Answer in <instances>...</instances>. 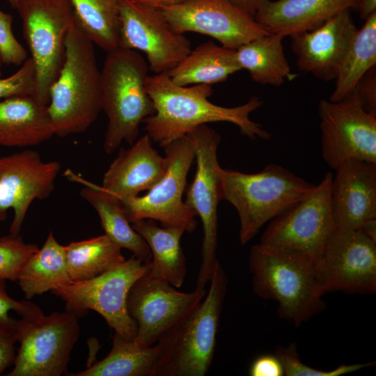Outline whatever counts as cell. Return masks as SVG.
<instances>
[{
    "instance_id": "obj_1",
    "label": "cell",
    "mask_w": 376,
    "mask_h": 376,
    "mask_svg": "<svg viewBox=\"0 0 376 376\" xmlns=\"http://www.w3.org/2000/svg\"><path fill=\"white\" fill-rule=\"evenodd\" d=\"M146 89L155 112L142 123L146 134L162 148L200 125L215 122L233 123L241 134L252 140L271 138L268 131L249 117L263 104L258 97L235 107L219 106L208 100L213 93L210 85L178 86L166 73L148 75Z\"/></svg>"
},
{
    "instance_id": "obj_2",
    "label": "cell",
    "mask_w": 376,
    "mask_h": 376,
    "mask_svg": "<svg viewBox=\"0 0 376 376\" xmlns=\"http://www.w3.org/2000/svg\"><path fill=\"white\" fill-rule=\"evenodd\" d=\"M254 293L278 303L280 318L299 327L325 307L316 262L304 254L258 243L249 256Z\"/></svg>"
},
{
    "instance_id": "obj_3",
    "label": "cell",
    "mask_w": 376,
    "mask_h": 376,
    "mask_svg": "<svg viewBox=\"0 0 376 376\" xmlns=\"http://www.w3.org/2000/svg\"><path fill=\"white\" fill-rule=\"evenodd\" d=\"M48 112L55 135L85 132L102 111L101 71L93 42L76 17L65 40L64 61L49 89Z\"/></svg>"
},
{
    "instance_id": "obj_4",
    "label": "cell",
    "mask_w": 376,
    "mask_h": 376,
    "mask_svg": "<svg viewBox=\"0 0 376 376\" xmlns=\"http://www.w3.org/2000/svg\"><path fill=\"white\" fill-rule=\"evenodd\" d=\"M210 282L209 291L199 305L155 344V376H204L210 370L228 286L219 260Z\"/></svg>"
},
{
    "instance_id": "obj_5",
    "label": "cell",
    "mask_w": 376,
    "mask_h": 376,
    "mask_svg": "<svg viewBox=\"0 0 376 376\" xmlns=\"http://www.w3.org/2000/svg\"><path fill=\"white\" fill-rule=\"evenodd\" d=\"M148 65L136 50L118 47L107 52L101 71V105L108 124L104 150L112 153L123 141L132 146L143 120L155 113L146 89Z\"/></svg>"
},
{
    "instance_id": "obj_6",
    "label": "cell",
    "mask_w": 376,
    "mask_h": 376,
    "mask_svg": "<svg viewBox=\"0 0 376 376\" xmlns=\"http://www.w3.org/2000/svg\"><path fill=\"white\" fill-rule=\"evenodd\" d=\"M221 199L232 204L240 219L242 245L260 228L307 196L315 187L283 166L267 165L256 173L221 169Z\"/></svg>"
},
{
    "instance_id": "obj_7",
    "label": "cell",
    "mask_w": 376,
    "mask_h": 376,
    "mask_svg": "<svg viewBox=\"0 0 376 376\" xmlns=\"http://www.w3.org/2000/svg\"><path fill=\"white\" fill-rule=\"evenodd\" d=\"M15 9L36 66L34 98L47 105L49 89L64 61L66 38L75 20L74 9L70 0H19Z\"/></svg>"
},
{
    "instance_id": "obj_8",
    "label": "cell",
    "mask_w": 376,
    "mask_h": 376,
    "mask_svg": "<svg viewBox=\"0 0 376 376\" xmlns=\"http://www.w3.org/2000/svg\"><path fill=\"white\" fill-rule=\"evenodd\" d=\"M79 316L65 311L21 318L19 347L8 376H60L80 335Z\"/></svg>"
},
{
    "instance_id": "obj_9",
    "label": "cell",
    "mask_w": 376,
    "mask_h": 376,
    "mask_svg": "<svg viewBox=\"0 0 376 376\" xmlns=\"http://www.w3.org/2000/svg\"><path fill=\"white\" fill-rule=\"evenodd\" d=\"M132 255L116 267L92 279L70 282L52 292L65 302L66 310L79 318L88 310L99 313L125 340L136 338L137 327L130 316L127 298L133 283L149 269Z\"/></svg>"
},
{
    "instance_id": "obj_10",
    "label": "cell",
    "mask_w": 376,
    "mask_h": 376,
    "mask_svg": "<svg viewBox=\"0 0 376 376\" xmlns=\"http://www.w3.org/2000/svg\"><path fill=\"white\" fill-rule=\"evenodd\" d=\"M166 170L164 176L142 196L118 198L130 224L141 219L158 221L163 227H178L189 233L197 226L196 213L182 201L187 176L195 159L186 135L164 147Z\"/></svg>"
},
{
    "instance_id": "obj_11",
    "label": "cell",
    "mask_w": 376,
    "mask_h": 376,
    "mask_svg": "<svg viewBox=\"0 0 376 376\" xmlns=\"http://www.w3.org/2000/svg\"><path fill=\"white\" fill-rule=\"evenodd\" d=\"M195 153L196 171L186 191L185 203L199 216L203 230L201 264L196 288L205 289L211 279L217 258V207L221 199L220 170L217 149L220 135L206 124L186 134Z\"/></svg>"
},
{
    "instance_id": "obj_12",
    "label": "cell",
    "mask_w": 376,
    "mask_h": 376,
    "mask_svg": "<svg viewBox=\"0 0 376 376\" xmlns=\"http://www.w3.org/2000/svg\"><path fill=\"white\" fill-rule=\"evenodd\" d=\"M333 175L327 172L307 196L272 219L260 243L304 254L317 263L335 230L330 200Z\"/></svg>"
},
{
    "instance_id": "obj_13",
    "label": "cell",
    "mask_w": 376,
    "mask_h": 376,
    "mask_svg": "<svg viewBox=\"0 0 376 376\" xmlns=\"http://www.w3.org/2000/svg\"><path fill=\"white\" fill-rule=\"evenodd\" d=\"M318 114L322 156L330 168L354 159L376 163V115L363 108L355 90L337 102L321 100Z\"/></svg>"
},
{
    "instance_id": "obj_14",
    "label": "cell",
    "mask_w": 376,
    "mask_h": 376,
    "mask_svg": "<svg viewBox=\"0 0 376 376\" xmlns=\"http://www.w3.org/2000/svg\"><path fill=\"white\" fill-rule=\"evenodd\" d=\"M130 288L127 308L137 327L134 341L151 346L193 311L204 299L205 289L184 292L148 272Z\"/></svg>"
},
{
    "instance_id": "obj_15",
    "label": "cell",
    "mask_w": 376,
    "mask_h": 376,
    "mask_svg": "<svg viewBox=\"0 0 376 376\" xmlns=\"http://www.w3.org/2000/svg\"><path fill=\"white\" fill-rule=\"evenodd\" d=\"M316 269L322 296L334 291L374 294L376 242L360 230L335 229Z\"/></svg>"
},
{
    "instance_id": "obj_16",
    "label": "cell",
    "mask_w": 376,
    "mask_h": 376,
    "mask_svg": "<svg viewBox=\"0 0 376 376\" xmlns=\"http://www.w3.org/2000/svg\"><path fill=\"white\" fill-rule=\"evenodd\" d=\"M118 2V47L144 53L151 71L168 73L191 52L189 40L173 30L157 8L132 0Z\"/></svg>"
},
{
    "instance_id": "obj_17",
    "label": "cell",
    "mask_w": 376,
    "mask_h": 376,
    "mask_svg": "<svg viewBox=\"0 0 376 376\" xmlns=\"http://www.w3.org/2000/svg\"><path fill=\"white\" fill-rule=\"evenodd\" d=\"M158 9L176 32L205 34L232 49L269 33L253 16L228 0H189Z\"/></svg>"
},
{
    "instance_id": "obj_18",
    "label": "cell",
    "mask_w": 376,
    "mask_h": 376,
    "mask_svg": "<svg viewBox=\"0 0 376 376\" xmlns=\"http://www.w3.org/2000/svg\"><path fill=\"white\" fill-rule=\"evenodd\" d=\"M60 171L59 162H45L34 150L0 157V221L5 220L8 209L13 210L10 234L19 235L33 201L52 194Z\"/></svg>"
},
{
    "instance_id": "obj_19",
    "label": "cell",
    "mask_w": 376,
    "mask_h": 376,
    "mask_svg": "<svg viewBox=\"0 0 376 376\" xmlns=\"http://www.w3.org/2000/svg\"><path fill=\"white\" fill-rule=\"evenodd\" d=\"M350 10H343L313 30L290 36L299 70L325 81L336 79L358 30Z\"/></svg>"
},
{
    "instance_id": "obj_20",
    "label": "cell",
    "mask_w": 376,
    "mask_h": 376,
    "mask_svg": "<svg viewBox=\"0 0 376 376\" xmlns=\"http://www.w3.org/2000/svg\"><path fill=\"white\" fill-rule=\"evenodd\" d=\"M335 171L330 191L335 229L359 230L376 220V163L350 160Z\"/></svg>"
},
{
    "instance_id": "obj_21",
    "label": "cell",
    "mask_w": 376,
    "mask_h": 376,
    "mask_svg": "<svg viewBox=\"0 0 376 376\" xmlns=\"http://www.w3.org/2000/svg\"><path fill=\"white\" fill-rule=\"evenodd\" d=\"M145 134L130 148H120L102 179V187L118 198L150 189L165 174L166 160Z\"/></svg>"
},
{
    "instance_id": "obj_22",
    "label": "cell",
    "mask_w": 376,
    "mask_h": 376,
    "mask_svg": "<svg viewBox=\"0 0 376 376\" xmlns=\"http://www.w3.org/2000/svg\"><path fill=\"white\" fill-rule=\"evenodd\" d=\"M355 5L356 0H263L254 18L267 33L285 37L313 30Z\"/></svg>"
},
{
    "instance_id": "obj_23",
    "label": "cell",
    "mask_w": 376,
    "mask_h": 376,
    "mask_svg": "<svg viewBox=\"0 0 376 376\" xmlns=\"http://www.w3.org/2000/svg\"><path fill=\"white\" fill-rule=\"evenodd\" d=\"M55 135L47 105L33 96L0 100V146H34Z\"/></svg>"
},
{
    "instance_id": "obj_24",
    "label": "cell",
    "mask_w": 376,
    "mask_h": 376,
    "mask_svg": "<svg viewBox=\"0 0 376 376\" xmlns=\"http://www.w3.org/2000/svg\"><path fill=\"white\" fill-rule=\"evenodd\" d=\"M65 175L69 180L84 185L80 195L97 212L104 234L120 248L128 249L146 263H150V248L127 219L118 198L70 170H67Z\"/></svg>"
},
{
    "instance_id": "obj_25",
    "label": "cell",
    "mask_w": 376,
    "mask_h": 376,
    "mask_svg": "<svg viewBox=\"0 0 376 376\" xmlns=\"http://www.w3.org/2000/svg\"><path fill=\"white\" fill-rule=\"evenodd\" d=\"M144 239L151 251L148 273L162 279L176 288H180L187 274L186 260L180 245L185 232L178 227H159L152 219L131 224Z\"/></svg>"
},
{
    "instance_id": "obj_26",
    "label": "cell",
    "mask_w": 376,
    "mask_h": 376,
    "mask_svg": "<svg viewBox=\"0 0 376 376\" xmlns=\"http://www.w3.org/2000/svg\"><path fill=\"white\" fill-rule=\"evenodd\" d=\"M241 70L235 49L208 41L196 47L166 73L176 85H212Z\"/></svg>"
},
{
    "instance_id": "obj_27",
    "label": "cell",
    "mask_w": 376,
    "mask_h": 376,
    "mask_svg": "<svg viewBox=\"0 0 376 376\" xmlns=\"http://www.w3.org/2000/svg\"><path fill=\"white\" fill-rule=\"evenodd\" d=\"M284 38L268 33L238 47L235 55L241 70H247L253 81L263 85L280 86L285 79H294L284 53Z\"/></svg>"
},
{
    "instance_id": "obj_28",
    "label": "cell",
    "mask_w": 376,
    "mask_h": 376,
    "mask_svg": "<svg viewBox=\"0 0 376 376\" xmlns=\"http://www.w3.org/2000/svg\"><path fill=\"white\" fill-rule=\"evenodd\" d=\"M17 281L27 299L71 282L64 246L50 231L42 246L21 269Z\"/></svg>"
},
{
    "instance_id": "obj_29",
    "label": "cell",
    "mask_w": 376,
    "mask_h": 376,
    "mask_svg": "<svg viewBox=\"0 0 376 376\" xmlns=\"http://www.w3.org/2000/svg\"><path fill=\"white\" fill-rule=\"evenodd\" d=\"M158 349L155 344L141 347L114 332L112 347L101 361L74 376H155Z\"/></svg>"
},
{
    "instance_id": "obj_30",
    "label": "cell",
    "mask_w": 376,
    "mask_h": 376,
    "mask_svg": "<svg viewBox=\"0 0 376 376\" xmlns=\"http://www.w3.org/2000/svg\"><path fill=\"white\" fill-rule=\"evenodd\" d=\"M376 65V11L356 32L338 70L329 100L337 102L352 92L361 77Z\"/></svg>"
},
{
    "instance_id": "obj_31",
    "label": "cell",
    "mask_w": 376,
    "mask_h": 376,
    "mask_svg": "<svg viewBox=\"0 0 376 376\" xmlns=\"http://www.w3.org/2000/svg\"><path fill=\"white\" fill-rule=\"evenodd\" d=\"M71 282L88 280L112 269L125 258L105 234L64 246Z\"/></svg>"
},
{
    "instance_id": "obj_32",
    "label": "cell",
    "mask_w": 376,
    "mask_h": 376,
    "mask_svg": "<svg viewBox=\"0 0 376 376\" xmlns=\"http://www.w3.org/2000/svg\"><path fill=\"white\" fill-rule=\"evenodd\" d=\"M84 33L107 52L118 47L120 21L118 0H70Z\"/></svg>"
},
{
    "instance_id": "obj_33",
    "label": "cell",
    "mask_w": 376,
    "mask_h": 376,
    "mask_svg": "<svg viewBox=\"0 0 376 376\" xmlns=\"http://www.w3.org/2000/svg\"><path fill=\"white\" fill-rule=\"evenodd\" d=\"M39 248L25 243L19 235L9 234L0 238V278L16 281L27 261Z\"/></svg>"
},
{
    "instance_id": "obj_34",
    "label": "cell",
    "mask_w": 376,
    "mask_h": 376,
    "mask_svg": "<svg viewBox=\"0 0 376 376\" xmlns=\"http://www.w3.org/2000/svg\"><path fill=\"white\" fill-rule=\"evenodd\" d=\"M275 355L281 361L284 375L286 376H340L351 373L375 364L374 361L365 363L340 365L331 370H320L306 366L298 354L295 343L286 347L277 346Z\"/></svg>"
},
{
    "instance_id": "obj_35",
    "label": "cell",
    "mask_w": 376,
    "mask_h": 376,
    "mask_svg": "<svg viewBox=\"0 0 376 376\" xmlns=\"http://www.w3.org/2000/svg\"><path fill=\"white\" fill-rule=\"evenodd\" d=\"M36 90V70L31 57L27 58L13 75L6 78H0V99L25 96L34 97Z\"/></svg>"
},
{
    "instance_id": "obj_36",
    "label": "cell",
    "mask_w": 376,
    "mask_h": 376,
    "mask_svg": "<svg viewBox=\"0 0 376 376\" xmlns=\"http://www.w3.org/2000/svg\"><path fill=\"white\" fill-rule=\"evenodd\" d=\"M13 18L0 10V57L2 63L21 65L27 59V52L12 31Z\"/></svg>"
},
{
    "instance_id": "obj_37",
    "label": "cell",
    "mask_w": 376,
    "mask_h": 376,
    "mask_svg": "<svg viewBox=\"0 0 376 376\" xmlns=\"http://www.w3.org/2000/svg\"><path fill=\"white\" fill-rule=\"evenodd\" d=\"M17 321L10 317L0 319V375L13 363L16 356Z\"/></svg>"
},
{
    "instance_id": "obj_38",
    "label": "cell",
    "mask_w": 376,
    "mask_h": 376,
    "mask_svg": "<svg viewBox=\"0 0 376 376\" xmlns=\"http://www.w3.org/2000/svg\"><path fill=\"white\" fill-rule=\"evenodd\" d=\"M11 310L15 311L21 318L42 313L37 305L29 301H17L10 297L6 292V280L0 278V319L8 318V313Z\"/></svg>"
},
{
    "instance_id": "obj_39",
    "label": "cell",
    "mask_w": 376,
    "mask_h": 376,
    "mask_svg": "<svg viewBox=\"0 0 376 376\" xmlns=\"http://www.w3.org/2000/svg\"><path fill=\"white\" fill-rule=\"evenodd\" d=\"M363 108L376 115V70L370 69L359 80L354 89Z\"/></svg>"
},
{
    "instance_id": "obj_40",
    "label": "cell",
    "mask_w": 376,
    "mask_h": 376,
    "mask_svg": "<svg viewBox=\"0 0 376 376\" xmlns=\"http://www.w3.org/2000/svg\"><path fill=\"white\" fill-rule=\"evenodd\" d=\"M249 373L251 376L284 375L282 364L275 354H265L256 358Z\"/></svg>"
},
{
    "instance_id": "obj_41",
    "label": "cell",
    "mask_w": 376,
    "mask_h": 376,
    "mask_svg": "<svg viewBox=\"0 0 376 376\" xmlns=\"http://www.w3.org/2000/svg\"><path fill=\"white\" fill-rule=\"evenodd\" d=\"M354 10L359 13L360 18L365 21L376 11V0H356Z\"/></svg>"
},
{
    "instance_id": "obj_42",
    "label": "cell",
    "mask_w": 376,
    "mask_h": 376,
    "mask_svg": "<svg viewBox=\"0 0 376 376\" xmlns=\"http://www.w3.org/2000/svg\"><path fill=\"white\" fill-rule=\"evenodd\" d=\"M233 5L255 16L263 0H228Z\"/></svg>"
},
{
    "instance_id": "obj_43",
    "label": "cell",
    "mask_w": 376,
    "mask_h": 376,
    "mask_svg": "<svg viewBox=\"0 0 376 376\" xmlns=\"http://www.w3.org/2000/svg\"><path fill=\"white\" fill-rule=\"evenodd\" d=\"M141 4L149 6L154 8H162L178 5L189 0H132Z\"/></svg>"
},
{
    "instance_id": "obj_44",
    "label": "cell",
    "mask_w": 376,
    "mask_h": 376,
    "mask_svg": "<svg viewBox=\"0 0 376 376\" xmlns=\"http://www.w3.org/2000/svg\"><path fill=\"white\" fill-rule=\"evenodd\" d=\"M359 230L376 242V220L366 224Z\"/></svg>"
},
{
    "instance_id": "obj_45",
    "label": "cell",
    "mask_w": 376,
    "mask_h": 376,
    "mask_svg": "<svg viewBox=\"0 0 376 376\" xmlns=\"http://www.w3.org/2000/svg\"><path fill=\"white\" fill-rule=\"evenodd\" d=\"M6 1L11 5V6L13 8L15 9L17 3L19 0H6Z\"/></svg>"
},
{
    "instance_id": "obj_46",
    "label": "cell",
    "mask_w": 376,
    "mask_h": 376,
    "mask_svg": "<svg viewBox=\"0 0 376 376\" xmlns=\"http://www.w3.org/2000/svg\"><path fill=\"white\" fill-rule=\"evenodd\" d=\"M2 62H1V57H0V68L1 67V65H2Z\"/></svg>"
}]
</instances>
